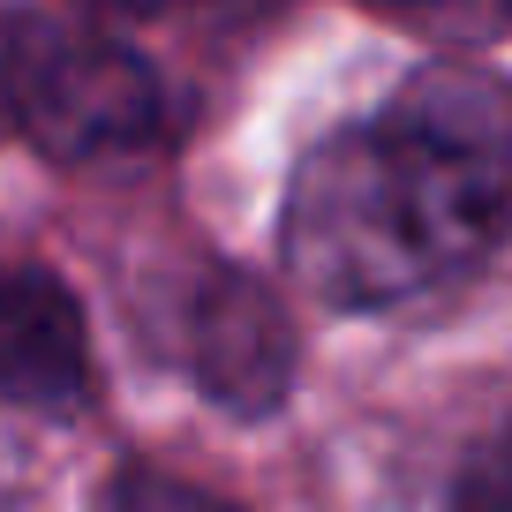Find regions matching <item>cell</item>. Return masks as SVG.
Instances as JSON below:
<instances>
[{
    "label": "cell",
    "instance_id": "cell-1",
    "mask_svg": "<svg viewBox=\"0 0 512 512\" xmlns=\"http://www.w3.org/2000/svg\"><path fill=\"white\" fill-rule=\"evenodd\" d=\"M512 226V83L437 61L332 128L287 189V272L332 309L460 287Z\"/></svg>",
    "mask_w": 512,
    "mask_h": 512
},
{
    "label": "cell",
    "instance_id": "cell-2",
    "mask_svg": "<svg viewBox=\"0 0 512 512\" xmlns=\"http://www.w3.org/2000/svg\"><path fill=\"white\" fill-rule=\"evenodd\" d=\"M0 106L61 166L144 151L174 121V98L144 53H128L98 23L46 16V8L0 23Z\"/></svg>",
    "mask_w": 512,
    "mask_h": 512
},
{
    "label": "cell",
    "instance_id": "cell-3",
    "mask_svg": "<svg viewBox=\"0 0 512 512\" xmlns=\"http://www.w3.org/2000/svg\"><path fill=\"white\" fill-rule=\"evenodd\" d=\"M189 369L204 400L234 415H272L294 392V332L272 287H256L249 272L204 279V294L189 302Z\"/></svg>",
    "mask_w": 512,
    "mask_h": 512
},
{
    "label": "cell",
    "instance_id": "cell-4",
    "mask_svg": "<svg viewBox=\"0 0 512 512\" xmlns=\"http://www.w3.org/2000/svg\"><path fill=\"white\" fill-rule=\"evenodd\" d=\"M0 400L23 415H76L91 400L83 317L46 272H0Z\"/></svg>",
    "mask_w": 512,
    "mask_h": 512
},
{
    "label": "cell",
    "instance_id": "cell-5",
    "mask_svg": "<svg viewBox=\"0 0 512 512\" xmlns=\"http://www.w3.org/2000/svg\"><path fill=\"white\" fill-rule=\"evenodd\" d=\"M91 512H241V505L189 475H166V467H121V475L98 482Z\"/></svg>",
    "mask_w": 512,
    "mask_h": 512
},
{
    "label": "cell",
    "instance_id": "cell-6",
    "mask_svg": "<svg viewBox=\"0 0 512 512\" xmlns=\"http://www.w3.org/2000/svg\"><path fill=\"white\" fill-rule=\"evenodd\" d=\"M369 8L430 38H490L512 23V0H369Z\"/></svg>",
    "mask_w": 512,
    "mask_h": 512
},
{
    "label": "cell",
    "instance_id": "cell-7",
    "mask_svg": "<svg viewBox=\"0 0 512 512\" xmlns=\"http://www.w3.org/2000/svg\"><path fill=\"white\" fill-rule=\"evenodd\" d=\"M445 512H512V415L467 452L460 482H452V505Z\"/></svg>",
    "mask_w": 512,
    "mask_h": 512
},
{
    "label": "cell",
    "instance_id": "cell-8",
    "mask_svg": "<svg viewBox=\"0 0 512 512\" xmlns=\"http://www.w3.org/2000/svg\"><path fill=\"white\" fill-rule=\"evenodd\" d=\"M91 16H181V8H204V16H234V8H264V0H83Z\"/></svg>",
    "mask_w": 512,
    "mask_h": 512
},
{
    "label": "cell",
    "instance_id": "cell-9",
    "mask_svg": "<svg viewBox=\"0 0 512 512\" xmlns=\"http://www.w3.org/2000/svg\"><path fill=\"white\" fill-rule=\"evenodd\" d=\"M0 512H16V460H8V445H0Z\"/></svg>",
    "mask_w": 512,
    "mask_h": 512
}]
</instances>
